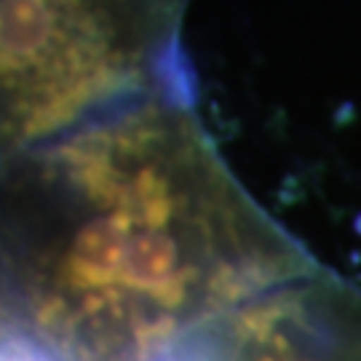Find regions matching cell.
Wrapping results in <instances>:
<instances>
[{
    "instance_id": "obj_1",
    "label": "cell",
    "mask_w": 361,
    "mask_h": 361,
    "mask_svg": "<svg viewBox=\"0 0 361 361\" xmlns=\"http://www.w3.org/2000/svg\"><path fill=\"white\" fill-rule=\"evenodd\" d=\"M316 265L195 102L140 104L3 158V329L65 361H147Z\"/></svg>"
},
{
    "instance_id": "obj_2",
    "label": "cell",
    "mask_w": 361,
    "mask_h": 361,
    "mask_svg": "<svg viewBox=\"0 0 361 361\" xmlns=\"http://www.w3.org/2000/svg\"><path fill=\"white\" fill-rule=\"evenodd\" d=\"M188 0H0L3 158L147 102H195Z\"/></svg>"
},
{
    "instance_id": "obj_3",
    "label": "cell",
    "mask_w": 361,
    "mask_h": 361,
    "mask_svg": "<svg viewBox=\"0 0 361 361\" xmlns=\"http://www.w3.org/2000/svg\"><path fill=\"white\" fill-rule=\"evenodd\" d=\"M147 361H361V289L319 262L188 326Z\"/></svg>"
},
{
    "instance_id": "obj_4",
    "label": "cell",
    "mask_w": 361,
    "mask_h": 361,
    "mask_svg": "<svg viewBox=\"0 0 361 361\" xmlns=\"http://www.w3.org/2000/svg\"><path fill=\"white\" fill-rule=\"evenodd\" d=\"M3 361H65L38 340L3 329Z\"/></svg>"
}]
</instances>
